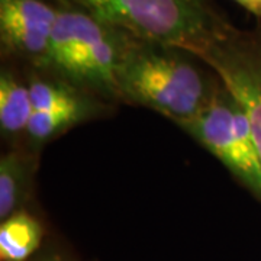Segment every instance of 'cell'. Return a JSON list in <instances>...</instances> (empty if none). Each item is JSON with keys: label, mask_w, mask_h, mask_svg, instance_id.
I'll list each match as a JSON object with an SVG mask.
<instances>
[{"label": "cell", "mask_w": 261, "mask_h": 261, "mask_svg": "<svg viewBox=\"0 0 261 261\" xmlns=\"http://www.w3.org/2000/svg\"><path fill=\"white\" fill-rule=\"evenodd\" d=\"M44 228L35 216L19 211L0 225V260L27 261L39 248Z\"/></svg>", "instance_id": "cell-8"}, {"label": "cell", "mask_w": 261, "mask_h": 261, "mask_svg": "<svg viewBox=\"0 0 261 261\" xmlns=\"http://www.w3.org/2000/svg\"><path fill=\"white\" fill-rule=\"evenodd\" d=\"M190 53L132 38L118 71V100L155 111L174 122L200 112L219 86Z\"/></svg>", "instance_id": "cell-1"}, {"label": "cell", "mask_w": 261, "mask_h": 261, "mask_svg": "<svg viewBox=\"0 0 261 261\" xmlns=\"http://www.w3.org/2000/svg\"><path fill=\"white\" fill-rule=\"evenodd\" d=\"M57 8L48 68L84 93L118 100V71L134 37L83 10Z\"/></svg>", "instance_id": "cell-3"}, {"label": "cell", "mask_w": 261, "mask_h": 261, "mask_svg": "<svg viewBox=\"0 0 261 261\" xmlns=\"http://www.w3.org/2000/svg\"><path fill=\"white\" fill-rule=\"evenodd\" d=\"M31 100L35 111H49L68 105H74L86 99L84 92L75 89L74 86L67 83L64 80L51 82L38 79L29 84Z\"/></svg>", "instance_id": "cell-11"}, {"label": "cell", "mask_w": 261, "mask_h": 261, "mask_svg": "<svg viewBox=\"0 0 261 261\" xmlns=\"http://www.w3.org/2000/svg\"><path fill=\"white\" fill-rule=\"evenodd\" d=\"M192 56L199 58L240 103L261 157V22L252 29L229 23Z\"/></svg>", "instance_id": "cell-5"}, {"label": "cell", "mask_w": 261, "mask_h": 261, "mask_svg": "<svg viewBox=\"0 0 261 261\" xmlns=\"http://www.w3.org/2000/svg\"><path fill=\"white\" fill-rule=\"evenodd\" d=\"M94 115L92 102L86 97L74 105H68L49 111H35L29 121L27 137L31 144L42 145L54 140L65 130L82 123Z\"/></svg>", "instance_id": "cell-10"}, {"label": "cell", "mask_w": 261, "mask_h": 261, "mask_svg": "<svg viewBox=\"0 0 261 261\" xmlns=\"http://www.w3.org/2000/svg\"><path fill=\"white\" fill-rule=\"evenodd\" d=\"M32 113L29 86L27 87L15 73L3 68L0 74V129L3 135L27 134Z\"/></svg>", "instance_id": "cell-9"}, {"label": "cell", "mask_w": 261, "mask_h": 261, "mask_svg": "<svg viewBox=\"0 0 261 261\" xmlns=\"http://www.w3.org/2000/svg\"><path fill=\"white\" fill-rule=\"evenodd\" d=\"M233 2L238 3L248 13L254 15L255 18L261 19V0H233Z\"/></svg>", "instance_id": "cell-12"}, {"label": "cell", "mask_w": 261, "mask_h": 261, "mask_svg": "<svg viewBox=\"0 0 261 261\" xmlns=\"http://www.w3.org/2000/svg\"><path fill=\"white\" fill-rule=\"evenodd\" d=\"M90 13L130 37L193 54L231 22L215 0H53Z\"/></svg>", "instance_id": "cell-2"}, {"label": "cell", "mask_w": 261, "mask_h": 261, "mask_svg": "<svg viewBox=\"0 0 261 261\" xmlns=\"http://www.w3.org/2000/svg\"><path fill=\"white\" fill-rule=\"evenodd\" d=\"M57 12L53 0H0L3 53L37 68H48Z\"/></svg>", "instance_id": "cell-6"}, {"label": "cell", "mask_w": 261, "mask_h": 261, "mask_svg": "<svg viewBox=\"0 0 261 261\" xmlns=\"http://www.w3.org/2000/svg\"><path fill=\"white\" fill-rule=\"evenodd\" d=\"M221 82V80H219ZM261 203V157L240 103L222 83L196 116L178 122Z\"/></svg>", "instance_id": "cell-4"}, {"label": "cell", "mask_w": 261, "mask_h": 261, "mask_svg": "<svg viewBox=\"0 0 261 261\" xmlns=\"http://www.w3.org/2000/svg\"><path fill=\"white\" fill-rule=\"evenodd\" d=\"M34 159L22 151H9L0 160V219L23 211L34 177Z\"/></svg>", "instance_id": "cell-7"}, {"label": "cell", "mask_w": 261, "mask_h": 261, "mask_svg": "<svg viewBox=\"0 0 261 261\" xmlns=\"http://www.w3.org/2000/svg\"><path fill=\"white\" fill-rule=\"evenodd\" d=\"M45 261H60V260H57V258H49V260H45Z\"/></svg>", "instance_id": "cell-13"}]
</instances>
